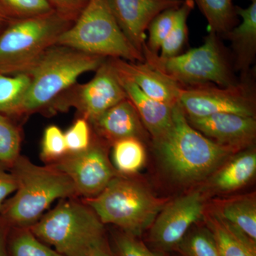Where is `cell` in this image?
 I'll return each instance as SVG.
<instances>
[{"instance_id":"7a4b0ae2","label":"cell","mask_w":256,"mask_h":256,"mask_svg":"<svg viewBox=\"0 0 256 256\" xmlns=\"http://www.w3.org/2000/svg\"><path fill=\"white\" fill-rule=\"evenodd\" d=\"M12 168L18 188L0 212L15 228H31L56 200L77 196L70 178L54 165L38 166L20 156Z\"/></svg>"},{"instance_id":"cb8c5ba5","label":"cell","mask_w":256,"mask_h":256,"mask_svg":"<svg viewBox=\"0 0 256 256\" xmlns=\"http://www.w3.org/2000/svg\"><path fill=\"white\" fill-rule=\"evenodd\" d=\"M112 160L114 168L124 174H132L142 168L146 152L140 139L128 138L112 144Z\"/></svg>"},{"instance_id":"52a82bcc","label":"cell","mask_w":256,"mask_h":256,"mask_svg":"<svg viewBox=\"0 0 256 256\" xmlns=\"http://www.w3.org/2000/svg\"><path fill=\"white\" fill-rule=\"evenodd\" d=\"M102 224L117 226L124 233L138 237L151 226L164 202L140 184L116 176L99 194L84 201Z\"/></svg>"},{"instance_id":"484cf974","label":"cell","mask_w":256,"mask_h":256,"mask_svg":"<svg viewBox=\"0 0 256 256\" xmlns=\"http://www.w3.org/2000/svg\"><path fill=\"white\" fill-rule=\"evenodd\" d=\"M16 228L10 240V256H64L47 246L30 228Z\"/></svg>"},{"instance_id":"30bf717a","label":"cell","mask_w":256,"mask_h":256,"mask_svg":"<svg viewBox=\"0 0 256 256\" xmlns=\"http://www.w3.org/2000/svg\"><path fill=\"white\" fill-rule=\"evenodd\" d=\"M127 98L118 76L106 58L90 82L70 88L56 101L50 112L74 107L90 122Z\"/></svg>"},{"instance_id":"4dcf8cb0","label":"cell","mask_w":256,"mask_h":256,"mask_svg":"<svg viewBox=\"0 0 256 256\" xmlns=\"http://www.w3.org/2000/svg\"><path fill=\"white\" fill-rule=\"evenodd\" d=\"M68 154L64 132L56 126L45 129L42 143L41 156L43 161L53 163Z\"/></svg>"},{"instance_id":"9c48e42d","label":"cell","mask_w":256,"mask_h":256,"mask_svg":"<svg viewBox=\"0 0 256 256\" xmlns=\"http://www.w3.org/2000/svg\"><path fill=\"white\" fill-rule=\"evenodd\" d=\"M256 102L255 88L248 76L229 86L184 87L178 101L188 118L224 112L255 118Z\"/></svg>"},{"instance_id":"74e56055","label":"cell","mask_w":256,"mask_h":256,"mask_svg":"<svg viewBox=\"0 0 256 256\" xmlns=\"http://www.w3.org/2000/svg\"><path fill=\"white\" fill-rule=\"evenodd\" d=\"M10 23L9 20L5 18L4 15L2 14L1 12H0V34L2 33V32L4 31L5 28L8 26Z\"/></svg>"},{"instance_id":"9a60e30c","label":"cell","mask_w":256,"mask_h":256,"mask_svg":"<svg viewBox=\"0 0 256 256\" xmlns=\"http://www.w3.org/2000/svg\"><path fill=\"white\" fill-rule=\"evenodd\" d=\"M116 73L132 82L151 98L174 106L184 87L146 62L108 58Z\"/></svg>"},{"instance_id":"8d00e7d4","label":"cell","mask_w":256,"mask_h":256,"mask_svg":"<svg viewBox=\"0 0 256 256\" xmlns=\"http://www.w3.org/2000/svg\"><path fill=\"white\" fill-rule=\"evenodd\" d=\"M92 256H117L114 255V252H111L108 246L106 245L104 246L98 248L92 252Z\"/></svg>"},{"instance_id":"e575fe53","label":"cell","mask_w":256,"mask_h":256,"mask_svg":"<svg viewBox=\"0 0 256 256\" xmlns=\"http://www.w3.org/2000/svg\"><path fill=\"white\" fill-rule=\"evenodd\" d=\"M18 183L14 174L12 172H6L4 165L0 164V210L6 202V198L14 193Z\"/></svg>"},{"instance_id":"603a6c76","label":"cell","mask_w":256,"mask_h":256,"mask_svg":"<svg viewBox=\"0 0 256 256\" xmlns=\"http://www.w3.org/2000/svg\"><path fill=\"white\" fill-rule=\"evenodd\" d=\"M30 85L28 74H0V114L21 116L22 106Z\"/></svg>"},{"instance_id":"3957f363","label":"cell","mask_w":256,"mask_h":256,"mask_svg":"<svg viewBox=\"0 0 256 256\" xmlns=\"http://www.w3.org/2000/svg\"><path fill=\"white\" fill-rule=\"evenodd\" d=\"M106 60L62 45L50 47L26 73L30 85L21 116L50 112L56 101L76 84L80 75L96 72Z\"/></svg>"},{"instance_id":"d4e9b609","label":"cell","mask_w":256,"mask_h":256,"mask_svg":"<svg viewBox=\"0 0 256 256\" xmlns=\"http://www.w3.org/2000/svg\"><path fill=\"white\" fill-rule=\"evenodd\" d=\"M194 0H183L176 9L172 26L159 52L161 58H171L182 54L188 40V16L194 8Z\"/></svg>"},{"instance_id":"d6a6232c","label":"cell","mask_w":256,"mask_h":256,"mask_svg":"<svg viewBox=\"0 0 256 256\" xmlns=\"http://www.w3.org/2000/svg\"><path fill=\"white\" fill-rule=\"evenodd\" d=\"M118 256H164L161 252H154L148 248L136 237L124 234L116 238Z\"/></svg>"},{"instance_id":"8fae6325","label":"cell","mask_w":256,"mask_h":256,"mask_svg":"<svg viewBox=\"0 0 256 256\" xmlns=\"http://www.w3.org/2000/svg\"><path fill=\"white\" fill-rule=\"evenodd\" d=\"M104 142L100 138H94L85 150L68 153L50 164L70 178L77 195L86 198L95 197L117 176L109 161Z\"/></svg>"},{"instance_id":"d590c367","label":"cell","mask_w":256,"mask_h":256,"mask_svg":"<svg viewBox=\"0 0 256 256\" xmlns=\"http://www.w3.org/2000/svg\"><path fill=\"white\" fill-rule=\"evenodd\" d=\"M6 230L4 225H0V256H10L6 246Z\"/></svg>"},{"instance_id":"8992f818","label":"cell","mask_w":256,"mask_h":256,"mask_svg":"<svg viewBox=\"0 0 256 256\" xmlns=\"http://www.w3.org/2000/svg\"><path fill=\"white\" fill-rule=\"evenodd\" d=\"M56 44L106 58L144 62L142 54L131 44L120 28L108 0H88Z\"/></svg>"},{"instance_id":"7c38bea8","label":"cell","mask_w":256,"mask_h":256,"mask_svg":"<svg viewBox=\"0 0 256 256\" xmlns=\"http://www.w3.org/2000/svg\"><path fill=\"white\" fill-rule=\"evenodd\" d=\"M204 212L201 192H194L164 205L152 224L150 242L162 250L176 249Z\"/></svg>"},{"instance_id":"6da1fadb","label":"cell","mask_w":256,"mask_h":256,"mask_svg":"<svg viewBox=\"0 0 256 256\" xmlns=\"http://www.w3.org/2000/svg\"><path fill=\"white\" fill-rule=\"evenodd\" d=\"M154 141L165 169L185 182L206 178L234 151L213 142L192 127L180 102L173 107L171 126Z\"/></svg>"},{"instance_id":"83f0119b","label":"cell","mask_w":256,"mask_h":256,"mask_svg":"<svg viewBox=\"0 0 256 256\" xmlns=\"http://www.w3.org/2000/svg\"><path fill=\"white\" fill-rule=\"evenodd\" d=\"M53 11L46 0H0V12L10 22Z\"/></svg>"},{"instance_id":"5b68a950","label":"cell","mask_w":256,"mask_h":256,"mask_svg":"<svg viewBox=\"0 0 256 256\" xmlns=\"http://www.w3.org/2000/svg\"><path fill=\"white\" fill-rule=\"evenodd\" d=\"M74 22L53 11L10 22L0 34V74H26Z\"/></svg>"},{"instance_id":"ba28073f","label":"cell","mask_w":256,"mask_h":256,"mask_svg":"<svg viewBox=\"0 0 256 256\" xmlns=\"http://www.w3.org/2000/svg\"><path fill=\"white\" fill-rule=\"evenodd\" d=\"M144 62L182 87L216 85L226 87L239 82L220 36L208 33L201 46L171 58H161L143 48Z\"/></svg>"},{"instance_id":"1f68e13d","label":"cell","mask_w":256,"mask_h":256,"mask_svg":"<svg viewBox=\"0 0 256 256\" xmlns=\"http://www.w3.org/2000/svg\"><path fill=\"white\" fill-rule=\"evenodd\" d=\"M68 153L85 150L92 142V126L88 121L80 117L64 133Z\"/></svg>"},{"instance_id":"f1b7e54d","label":"cell","mask_w":256,"mask_h":256,"mask_svg":"<svg viewBox=\"0 0 256 256\" xmlns=\"http://www.w3.org/2000/svg\"><path fill=\"white\" fill-rule=\"evenodd\" d=\"M183 256H220L208 228H198L186 234L176 248Z\"/></svg>"},{"instance_id":"e0dca14e","label":"cell","mask_w":256,"mask_h":256,"mask_svg":"<svg viewBox=\"0 0 256 256\" xmlns=\"http://www.w3.org/2000/svg\"><path fill=\"white\" fill-rule=\"evenodd\" d=\"M236 11L242 18V22L234 26L225 37L230 42L234 70L246 78L256 60V0H250V4L246 8L236 6Z\"/></svg>"},{"instance_id":"277c9868","label":"cell","mask_w":256,"mask_h":256,"mask_svg":"<svg viewBox=\"0 0 256 256\" xmlns=\"http://www.w3.org/2000/svg\"><path fill=\"white\" fill-rule=\"evenodd\" d=\"M30 229L64 256H92L108 244L104 224L88 205L74 197L60 200Z\"/></svg>"},{"instance_id":"f546056e","label":"cell","mask_w":256,"mask_h":256,"mask_svg":"<svg viewBox=\"0 0 256 256\" xmlns=\"http://www.w3.org/2000/svg\"><path fill=\"white\" fill-rule=\"evenodd\" d=\"M178 8L164 10L151 22L148 28L146 45L143 48L154 54H159L162 45L172 26Z\"/></svg>"},{"instance_id":"4316f807","label":"cell","mask_w":256,"mask_h":256,"mask_svg":"<svg viewBox=\"0 0 256 256\" xmlns=\"http://www.w3.org/2000/svg\"><path fill=\"white\" fill-rule=\"evenodd\" d=\"M22 137L9 116L0 114V164L12 166L20 156Z\"/></svg>"},{"instance_id":"7402d4cb","label":"cell","mask_w":256,"mask_h":256,"mask_svg":"<svg viewBox=\"0 0 256 256\" xmlns=\"http://www.w3.org/2000/svg\"><path fill=\"white\" fill-rule=\"evenodd\" d=\"M215 212L256 242V204L252 197L242 196L229 200Z\"/></svg>"},{"instance_id":"ffe728a7","label":"cell","mask_w":256,"mask_h":256,"mask_svg":"<svg viewBox=\"0 0 256 256\" xmlns=\"http://www.w3.org/2000/svg\"><path fill=\"white\" fill-rule=\"evenodd\" d=\"M256 172L255 152H245L227 163L216 173L214 184L220 191H234L246 184L254 178Z\"/></svg>"},{"instance_id":"d6986e66","label":"cell","mask_w":256,"mask_h":256,"mask_svg":"<svg viewBox=\"0 0 256 256\" xmlns=\"http://www.w3.org/2000/svg\"><path fill=\"white\" fill-rule=\"evenodd\" d=\"M220 256H256V242L220 216L216 212L206 218Z\"/></svg>"},{"instance_id":"5bb4252c","label":"cell","mask_w":256,"mask_h":256,"mask_svg":"<svg viewBox=\"0 0 256 256\" xmlns=\"http://www.w3.org/2000/svg\"><path fill=\"white\" fill-rule=\"evenodd\" d=\"M186 118L205 137L232 150L250 146L256 138V118L224 112Z\"/></svg>"},{"instance_id":"836d02e7","label":"cell","mask_w":256,"mask_h":256,"mask_svg":"<svg viewBox=\"0 0 256 256\" xmlns=\"http://www.w3.org/2000/svg\"><path fill=\"white\" fill-rule=\"evenodd\" d=\"M57 12L76 21L88 0H46Z\"/></svg>"},{"instance_id":"4fadbf2b","label":"cell","mask_w":256,"mask_h":256,"mask_svg":"<svg viewBox=\"0 0 256 256\" xmlns=\"http://www.w3.org/2000/svg\"><path fill=\"white\" fill-rule=\"evenodd\" d=\"M183 0H108L116 21L131 44L142 54L151 22L164 10L180 6Z\"/></svg>"},{"instance_id":"44dd1931","label":"cell","mask_w":256,"mask_h":256,"mask_svg":"<svg viewBox=\"0 0 256 256\" xmlns=\"http://www.w3.org/2000/svg\"><path fill=\"white\" fill-rule=\"evenodd\" d=\"M207 22L208 32L225 37L236 26L238 15L233 0H194Z\"/></svg>"},{"instance_id":"2e32d148","label":"cell","mask_w":256,"mask_h":256,"mask_svg":"<svg viewBox=\"0 0 256 256\" xmlns=\"http://www.w3.org/2000/svg\"><path fill=\"white\" fill-rule=\"evenodd\" d=\"M98 137L106 143L128 138L142 140L144 128L131 101L126 98L89 122Z\"/></svg>"},{"instance_id":"ac0fdd59","label":"cell","mask_w":256,"mask_h":256,"mask_svg":"<svg viewBox=\"0 0 256 256\" xmlns=\"http://www.w3.org/2000/svg\"><path fill=\"white\" fill-rule=\"evenodd\" d=\"M118 76L128 98L137 110L146 130L154 140L162 136L171 126L174 106L151 98L132 82Z\"/></svg>"}]
</instances>
